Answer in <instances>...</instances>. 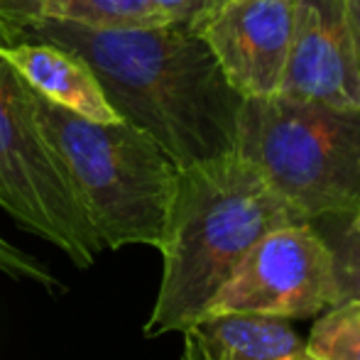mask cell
I'll use <instances>...</instances> for the list:
<instances>
[{
	"mask_svg": "<svg viewBox=\"0 0 360 360\" xmlns=\"http://www.w3.org/2000/svg\"><path fill=\"white\" fill-rule=\"evenodd\" d=\"M0 206L76 267H91L101 240L59 157L44 140L32 89L0 54Z\"/></svg>",
	"mask_w": 360,
	"mask_h": 360,
	"instance_id": "obj_5",
	"label": "cell"
},
{
	"mask_svg": "<svg viewBox=\"0 0 360 360\" xmlns=\"http://www.w3.org/2000/svg\"><path fill=\"white\" fill-rule=\"evenodd\" d=\"M211 360H307L289 319L255 311H211L186 328Z\"/></svg>",
	"mask_w": 360,
	"mask_h": 360,
	"instance_id": "obj_10",
	"label": "cell"
},
{
	"mask_svg": "<svg viewBox=\"0 0 360 360\" xmlns=\"http://www.w3.org/2000/svg\"><path fill=\"white\" fill-rule=\"evenodd\" d=\"M223 3H228V0H211V10L218 8V5H223ZM211 10H209V13H211Z\"/></svg>",
	"mask_w": 360,
	"mask_h": 360,
	"instance_id": "obj_18",
	"label": "cell"
},
{
	"mask_svg": "<svg viewBox=\"0 0 360 360\" xmlns=\"http://www.w3.org/2000/svg\"><path fill=\"white\" fill-rule=\"evenodd\" d=\"M162 25L150 0H0V25Z\"/></svg>",
	"mask_w": 360,
	"mask_h": 360,
	"instance_id": "obj_11",
	"label": "cell"
},
{
	"mask_svg": "<svg viewBox=\"0 0 360 360\" xmlns=\"http://www.w3.org/2000/svg\"><path fill=\"white\" fill-rule=\"evenodd\" d=\"M181 360H211V358L201 351V346L189 333H184V353H181Z\"/></svg>",
	"mask_w": 360,
	"mask_h": 360,
	"instance_id": "obj_17",
	"label": "cell"
},
{
	"mask_svg": "<svg viewBox=\"0 0 360 360\" xmlns=\"http://www.w3.org/2000/svg\"><path fill=\"white\" fill-rule=\"evenodd\" d=\"M32 105L101 245L160 250L179 174L167 152L123 118L110 123L81 118L34 89Z\"/></svg>",
	"mask_w": 360,
	"mask_h": 360,
	"instance_id": "obj_3",
	"label": "cell"
},
{
	"mask_svg": "<svg viewBox=\"0 0 360 360\" xmlns=\"http://www.w3.org/2000/svg\"><path fill=\"white\" fill-rule=\"evenodd\" d=\"M236 152L304 221L360 211V105L245 98Z\"/></svg>",
	"mask_w": 360,
	"mask_h": 360,
	"instance_id": "obj_4",
	"label": "cell"
},
{
	"mask_svg": "<svg viewBox=\"0 0 360 360\" xmlns=\"http://www.w3.org/2000/svg\"><path fill=\"white\" fill-rule=\"evenodd\" d=\"M150 8L155 10L160 22L191 25L199 30L201 20L211 10V0H150Z\"/></svg>",
	"mask_w": 360,
	"mask_h": 360,
	"instance_id": "obj_14",
	"label": "cell"
},
{
	"mask_svg": "<svg viewBox=\"0 0 360 360\" xmlns=\"http://www.w3.org/2000/svg\"><path fill=\"white\" fill-rule=\"evenodd\" d=\"M323 238L333 257L338 302H360V211L341 216H321L309 221Z\"/></svg>",
	"mask_w": 360,
	"mask_h": 360,
	"instance_id": "obj_13",
	"label": "cell"
},
{
	"mask_svg": "<svg viewBox=\"0 0 360 360\" xmlns=\"http://www.w3.org/2000/svg\"><path fill=\"white\" fill-rule=\"evenodd\" d=\"M0 39H39L81 57L118 118L150 135L176 169L236 150L245 98L191 25H0Z\"/></svg>",
	"mask_w": 360,
	"mask_h": 360,
	"instance_id": "obj_1",
	"label": "cell"
},
{
	"mask_svg": "<svg viewBox=\"0 0 360 360\" xmlns=\"http://www.w3.org/2000/svg\"><path fill=\"white\" fill-rule=\"evenodd\" d=\"M292 30L294 0H228L199 25L218 67L243 98L280 96Z\"/></svg>",
	"mask_w": 360,
	"mask_h": 360,
	"instance_id": "obj_7",
	"label": "cell"
},
{
	"mask_svg": "<svg viewBox=\"0 0 360 360\" xmlns=\"http://www.w3.org/2000/svg\"><path fill=\"white\" fill-rule=\"evenodd\" d=\"M307 360H316V358H311V356H309V353H307Z\"/></svg>",
	"mask_w": 360,
	"mask_h": 360,
	"instance_id": "obj_19",
	"label": "cell"
},
{
	"mask_svg": "<svg viewBox=\"0 0 360 360\" xmlns=\"http://www.w3.org/2000/svg\"><path fill=\"white\" fill-rule=\"evenodd\" d=\"M0 270L10 272V275H15V277L37 280V282H42V285H54L52 277H49L47 272H44L42 267L32 260V257H27L25 252L15 250V248L8 245L3 238H0Z\"/></svg>",
	"mask_w": 360,
	"mask_h": 360,
	"instance_id": "obj_15",
	"label": "cell"
},
{
	"mask_svg": "<svg viewBox=\"0 0 360 360\" xmlns=\"http://www.w3.org/2000/svg\"><path fill=\"white\" fill-rule=\"evenodd\" d=\"M304 221L236 150L179 169L147 336L184 333L211 309L262 236Z\"/></svg>",
	"mask_w": 360,
	"mask_h": 360,
	"instance_id": "obj_2",
	"label": "cell"
},
{
	"mask_svg": "<svg viewBox=\"0 0 360 360\" xmlns=\"http://www.w3.org/2000/svg\"><path fill=\"white\" fill-rule=\"evenodd\" d=\"M343 3H346V20L353 37V49H356L358 72H360V0H343Z\"/></svg>",
	"mask_w": 360,
	"mask_h": 360,
	"instance_id": "obj_16",
	"label": "cell"
},
{
	"mask_svg": "<svg viewBox=\"0 0 360 360\" xmlns=\"http://www.w3.org/2000/svg\"><path fill=\"white\" fill-rule=\"evenodd\" d=\"M282 98L360 105V72L343 0H294Z\"/></svg>",
	"mask_w": 360,
	"mask_h": 360,
	"instance_id": "obj_8",
	"label": "cell"
},
{
	"mask_svg": "<svg viewBox=\"0 0 360 360\" xmlns=\"http://www.w3.org/2000/svg\"><path fill=\"white\" fill-rule=\"evenodd\" d=\"M0 54L42 98L52 101L54 105L101 123L118 120L94 69L69 49L39 39H0Z\"/></svg>",
	"mask_w": 360,
	"mask_h": 360,
	"instance_id": "obj_9",
	"label": "cell"
},
{
	"mask_svg": "<svg viewBox=\"0 0 360 360\" xmlns=\"http://www.w3.org/2000/svg\"><path fill=\"white\" fill-rule=\"evenodd\" d=\"M338 304L333 257L309 221L275 228L252 245L214 299L211 311L311 319Z\"/></svg>",
	"mask_w": 360,
	"mask_h": 360,
	"instance_id": "obj_6",
	"label": "cell"
},
{
	"mask_svg": "<svg viewBox=\"0 0 360 360\" xmlns=\"http://www.w3.org/2000/svg\"><path fill=\"white\" fill-rule=\"evenodd\" d=\"M304 343L316 360H360V302L343 299L323 309Z\"/></svg>",
	"mask_w": 360,
	"mask_h": 360,
	"instance_id": "obj_12",
	"label": "cell"
}]
</instances>
